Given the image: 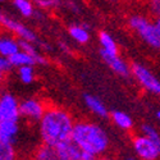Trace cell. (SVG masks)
I'll return each instance as SVG.
<instances>
[{"label": "cell", "instance_id": "obj_20", "mask_svg": "<svg viewBox=\"0 0 160 160\" xmlns=\"http://www.w3.org/2000/svg\"><path fill=\"white\" fill-rule=\"evenodd\" d=\"M18 69V77L24 85H31L35 81V69L33 65H26L21 67Z\"/></svg>", "mask_w": 160, "mask_h": 160}, {"label": "cell", "instance_id": "obj_14", "mask_svg": "<svg viewBox=\"0 0 160 160\" xmlns=\"http://www.w3.org/2000/svg\"><path fill=\"white\" fill-rule=\"evenodd\" d=\"M32 160H60V158L55 146L42 143L33 151Z\"/></svg>", "mask_w": 160, "mask_h": 160}, {"label": "cell", "instance_id": "obj_24", "mask_svg": "<svg viewBox=\"0 0 160 160\" xmlns=\"http://www.w3.org/2000/svg\"><path fill=\"white\" fill-rule=\"evenodd\" d=\"M13 68H14V65H13V63L10 62L9 58H7V57L0 58V72H2V74L9 73Z\"/></svg>", "mask_w": 160, "mask_h": 160}, {"label": "cell", "instance_id": "obj_26", "mask_svg": "<svg viewBox=\"0 0 160 160\" xmlns=\"http://www.w3.org/2000/svg\"><path fill=\"white\" fill-rule=\"evenodd\" d=\"M98 160H115V159H113L110 156H100V158H98Z\"/></svg>", "mask_w": 160, "mask_h": 160}, {"label": "cell", "instance_id": "obj_29", "mask_svg": "<svg viewBox=\"0 0 160 160\" xmlns=\"http://www.w3.org/2000/svg\"><path fill=\"white\" fill-rule=\"evenodd\" d=\"M126 160H137V159H135V158H127Z\"/></svg>", "mask_w": 160, "mask_h": 160}, {"label": "cell", "instance_id": "obj_11", "mask_svg": "<svg viewBox=\"0 0 160 160\" xmlns=\"http://www.w3.org/2000/svg\"><path fill=\"white\" fill-rule=\"evenodd\" d=\"M21 40L17 38L16 36H13L10 33H5L0 38V55L10 58L14 54H17L18 51H21Z\"/></svg>", "mask_w": 160, "mask_h": 160}, {"label": "cell", "instance_id": "obj_3", "mask_svg": "<svg viewBox=\"0 0 160 160\" xmlns=\"http://www.w3.org/2000/svg\"><path fill=\"white\" fill-rule=\"evenodd\" d=\"M127 24L146 45L160 50V32L155 21L143 14H132L128 17Z\"/></svg>", "mask_w": 160, "mask_h": 160}, {"label": "cell", "instance_id": "obj_10", "mask_svg": "<svg viewBox=\"0 0 160 160\" xmlns=\"http://www.w3.org/2000/svg\"><path fill=\"white\" fill-rule=\"evenodd\" d=\"M57 149L60 160H85L86 151L79 148L72 138L57 146Z\"/></svg>", "mask_w": 160, "mask_h": 160}, {"label": "cell", "instance_id": "obj_1", "mask_svg": "<svg viewBox=\"0 0 160 160\" xmlns=\"http://www.w3.org/2000/svg\"><path fill=\"white\" fill-rule=\"evenodd\" d=\"M74 124L76 122L68 110L59 106H48L44 117L38 122V132L42 143L57 148L71 140Z\"/></svg>", "mask_w": 160, "mask_h": 160}, {"label": "cell", "instance_id": "obj_13", "mask_svg": "<svg viewBox=\"0 0 160 160\" xmlns=\"http://www.w3.org/2000/svg\"><path fill=\"white\" fill-rule=\"evenodd\" d=\"M68 33L72 37L73 41L79 44V45H86L91 38L90 30L86 24H72V26H69Z\"/></svg>", "mask_w": 160, "mask_h": 160}, {"label": "cell", "instance_id": "obj_28", "mask_svg": "<svg viewBox=\"0 0 160 160\" xmlns=\"http://www.w3.org/2000/svg\"><path fill=\"white\" fill-rule=\"evenodd\" d=\"M156 118H158V121L160 122V110H158V112H156Z\"/></svg>", "mask_w": 160, "mask_h": 160}, {"label": "cell", "instance_id": "obj_23", "mask_svg": "<svg viewBox=\"0 0 160 160\" xmlns=\"http://www.w3.org/2000/svg\"><path fill=\"white\" fill-rule=\"evenodd\" d=\"M33 3L41 9H51L59 5L60 0H33Z\"/></svg>", "mask_w": 160, "mask_h": 160}, {"label": "cell", "instance_id": "obj_30", "mask_svg": "<svg viewBox=\"0 0 160 160\" xmlns=\"http://www.w3.org/2000/svg\"><path fill=\"white\" fill-rule=\"evenodd\" d=\"M110 2H121V0H110Z\"/></svg>", "mask_w": 160, "mask_h": 160}, {"label": "cell", "instance_id": "obj_4", "mask_svg": "<svg viewBox=\"0 0 160 160\" xmlns=\"http://www.w3.org/2000/svg\"><path fill=\"white\" fill-rule=\"evenodd\" d=\"M132 76L143 90L155 96H160V79L148 67L140 63H132Z\"/></svg>", "mask_w": 160, "mask_h": 160}, {"label": "cell", "instance_id": "obj_22", "mask_svg": "<svg viewBox=\"0 0 160 160\" xmlns=\"http://www.w3.org/2000/svg\"><path fill=\"white\" fill-rule=\"evenodd\" d=\"M141 132H142V135L148 136L150 140H152L159 146V148H160V133H159V131L154 126L145 123V124L141 126Z\"/></svg>", "mask_w": 160, "mask_h": 160}, {"label": "cell", "instance_id": "obj_16", "mask_svg": "<svg viewBox=\"0 0 160 160\" xmlns=\"http://www.w3.org/2000/svg\"><path fill=\"white\" fill-rule=\"evenodd\" d=\"M83 100H85V104H86V106H87V109L91 110L95 115L101 117V118H105V117L109 115L108 109H106L105 104H104L99 98H96V96H94V95H85Z\"/></svg>", "mask_w": 160, "mask_h": 160}, {"label": "cell", "instance_id": "obj_8", "mask_svg": "<svg viewBox=\"0 0 160 160\" xmlns=\"http://www.w3.org/2000/svg\"><path fill=\"white\" fill-rule=\"evenodd\" d=\"M48 105L38 98H28L21 101V117L30 122H40Z\"/></svg>", "mask_w": 160, "mask_h": 160}, {"label": "cell", "instance_id": "obj_21", "mask_svg": "<svg viewBox=\"0 0 160 160\" xmlns=\"http://www.w3.org/2000/svg\"><path fill=\"white\" fill-rule=\"evenodd\" d=\"M0 160H17L13 143H0Z\"/></svg>", "mask_w": 160, "mask_h": 160}, {"label": "cell", "instance_id": "obj_19", "mask_svg": "<svg viewBox=\"0 0 160 160\" xmlns=\"http://www.w3.org/2000/svg\"><path fill=\"white\" fill-rule=\"evenodd\" d=\"M9 59L13 63V65H14V68H21V67H26V65H35V64H37L35 58L31 54H28V52L23 51V50L18 51L17 54L10 57Z\"/></svg>", "mask_w": 160, "mask_h": 160}, {"label": "cell", "instance_id": "obj_15", "mask_svg": "<svg viewBox=\"0 0 160 160\" xmlns=\"http://www.w3.org/2000/svg\"><path fill=\"white\" fill-rule=\"evenodd\" d=\"M98 40L100 45V51L110 52V54H119V48L117 45V41L109 32L100 31L98 35Z\"/></svg>", "mask_w": 160, "mask_h": 160}, {"label": "cell", "instance_id": "obj_27", "mask_svg": "<svg viewBox=\"0 0 160 160\" xmlns=\"http://www.w3.org/2000/svg\"><path fill=\"white\" fill-rule=\"evenodd\" d=\"M155 23H156V26H158V30H159V32H160V17L155 18Z\"/></svg>", "mask_w": 160, "mask_h": 160}, {"label": "cell", "instance_id": "obj_5", "mask_svg": "<svg viewBox=\"0 0 160 160\" xmlns=\"http://www.w3.org/2000/svg\"><path fill=\"white\" fill-rule=\"evenodd\" d=\"M0 23H2V27L10 35L16 36L17 38H19L21 41H28V42H36V35L35 32L27 27L26 24H23L22 22L17 21L16 18H13L9 14H2L0 17Z\"/></svg>", "mask_w": 160, "mask_h": 160}, {"label": "cell", "instance_id": "obj_32", "mask_svg": "<svg viewBox=\"0 0 160 160\" xmlns=\"http://www.w3.org/2000/svg\"><path fill=\"white\" fill-rule=\"evenodd\" d=\"M146 2H149V0H146Z\"/></svg>", "mask_w": 160, "mask_h": 160}, {"label": "cell", "instance_id": "obj_9", "mask_svg": "<svg viewBox=\"0 0 160 160\" xmlns=\"http://www.w3.org/2000/svg\"><path fill=\"white\" fill-rule=\"evenodd\" d=\"M101 59L110 67V69L121 77H129L132 74V64H129L124 58L119 54H110V52L100 51Z\"/></svg>", "mask_w": 160, "mask_h": 160}, {"label": "cell", "instance_id": "obj_17", "mask_svg": "<svg viewBox=\"0 0 160 160\" xmlns=\"http://www.w3.org/2000/svg\"><path fill=\"white\" fill-rule=\"evenodd\" d=\"M110 118L113 123L121 129H124V131H129L133 128V119L124 112H121V110H114L110 114Z\"/></svg>", "mask_w": 160, "mask_h": 160}, {"label": "cell", "instance_id": "obj_2", "mask_svg": "<svg viewBox=\"0 0 160 160\" xmlns=\"http://www.w3.org/2000/svg\"><path fill=\"white\" fill-rule=\"evenodd\" d=\"M72 140L82 150L96 156H101L109 148V136L106 131L101 126L90 121L76 122Z\"/></svg>", "mask_w": 160, "mask_h": 160}, {"label": "cell", "instance_id": "obj_18", "mask_svg": "<svg viewBox=\"0 0 160 160\" xmlns=\"http://www.w3.org/2000/svg\"><path fill=\"white\" fill-rule=\"evenodd\" d=\"M13 7L24 18H30L35 14V3L33 0H12Z\"/></svg>", "mask_w": 160, "mask_h": 160}, {"label": "cell", "instance_id": "obj_31", "mask_svg": "<svg viewBox=\"0 0 160 160\" xmlns=\"http://www.w3.org/2000/svg\"><path fill=\"white\" fill-rule=\"evenodd\" d=\"M0 2H5V0H0Z\"/></svg>", "mask_w": 160, "mask_h": 160}, {"label": "cell", "instance_id": "obj_7", "mask_svg": "<svg viewBox=\"0 0 160 160\" xmlns=\"http://www.w3.org/2000/svg\"><path fill=\"white\" fill-rule=\"evenodd\" d=\"M135 152L141 160H158L160 158V148L148 136L138 135L132 140Z\"/></svg>", "mask_w": 160, "mask_h": 160}, {"label": "cell", "instance_id": "obj_12", "mask_svg": "<svg viewBox=\"0 0 160 160\" xmlns=\"http://www.w3.org/2000/svg\"><path fill=\"white\" fill-rule=\"evenodd\" d=\"M19 132V122H0V143H14Z\"/></svg>", "mask_w": 160, "mask_h": 160}, {"label": "cell", "instance_id": "obj_6", "mask_svg": "<svg viewBox=\"0 0 160 160\" xmlns=\"http://www.w3.org/2000/svg\"><path fill=\"white\" fill-rule=\"evenodd\" d=\"M21 118V101L10 92H4L0 98V122H19Z\"/></svg>", "mask_w": 160, "mask_h": 160}, {"label": "cell", "instance_id": "obj_25", "mask_svg": "<svg viewBox=\"0 0 160 160\" xmlns=\"http://www.w3.org/2000/svg\"><path fill=\"white\" fill-rule=\"evenodd\" d=\"M148 8L155 18L160 17V0H149Z\"/></svg>", "mask_w": 160, "mask_h": 160}]
</instances>
